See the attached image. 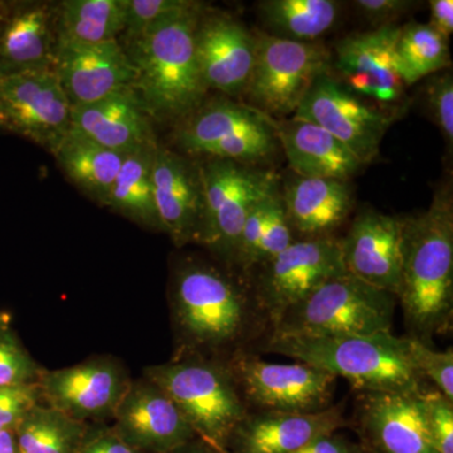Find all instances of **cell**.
Here are the masks:
<instances>
[{"label":"cell","instance_id":"obj_31","mask_svg":"<svg viewBox=\"0 0 453 453\" xmlns=\"http://www.w3.org/2000/svg\"><path fill=\"white\" fill-rule=\"evenodd\" d=\"M395 61L405 88L442 73L451 65L449 41L425 23L401 26Z\"/></svg>","mask_w":453,"mask_h":453},{"label":"cell","instance_id":"obj_43","mask_svg":"<svg viewBox=\"0 0 453 453\" xmlns=\"http://www.w3.org/2000/svg\"><path fill=\"white\" fill-rule=\"evenodd\" d=\"M294 453H365L359 442L349 440L342 434H326L316 438L309 445Z\"/></svg>","mask_w":453,"mask_h":453},{"label":"cell","instance_id":"obj_32","mask_svg":"<svg viewBox=\"0 0 453 453\" xmlns=\"http://www.w3.org/2000/svg\"><path fill=\"white\" fill-rule=\"evenodd\" d=\"M88 425L41 403L27 414L14 432L20 453H76Z\"/></svg>","mask_w":453,"mask_h":453},{"label":"cell","instance_id":"obj_15","mask_svg":"<svg viewBox=\"0 0 453 453\" xmlns=\"http://www.w3.org/2000/svg\"><path fill=\"white\" fill-rule=\"evenodd\" d=\"M401 26L354 33L336 43L332 70L339 81L357 96L399 113L407 95L395 61Z\"/></svg>","mask_w":453,"mask_h":453},{"label":"cell","instance_id":"obj_16","mask_svg":"<svg viewBox=\"0 0 453 453\" xmlns=\"http://www.w3.org/2000/svg\"><path fill=\"white\" fill-rule=\"evenodd\" d=\"M422 389L359 392L350 427L365 453H438L426 422Z\"/></svg>","mask_w":453,"mask_h":453},{"label":"cell","instance_id":"obj_33","mask_svg":"<svg viewBox=\"0 0 453 453\" xmlns=\"http://www.w3.org/2000/svg\"><path fill=\"white\" fill-rule=\"evenodd\" d=\"M43 371L18 336L11 315L0 311V387L38 383Z\"/></svg>","mask_w":453,"mask_h":453},{"label":"cell","instance_id":"obj_34","mask_svg":"<svg viewBox=\"0 0 453 453\" xmlns=\"http://www.w3.org/2000/svg\"><path fill=\"white\" fill-rule=\"evenodd\" d=\"M202 4L193 0H124L127 26L122 37L124 41L131 40L164 20L201 7Z\"/></svg>","mask_w":453,"mask_h":453},{"label":"cell","instance_id":"obj_35","mask_svg":"<svg viewBox=\"0 0 453 453\" xmlns=\"http://www.w3.org/2000/svg\"><path fill=\"white\" fill-rule=\"evenodd\" d=\"M408 339V353L413 368L423 380H429L434 389L453 401V350H434L421 340Z\"/></svg>","mask_w":453,"mask_h":453},{"label":"cell","instance_id":"obj_22","mask_svg":"<svg viewBox=\"0 0 453 453\" xmlns=\"http://www.w3.org/2000/svg\"><path fill=\"white\" fill-rule=\"evenodd\" d=\"M344 427H350V421L340 405L316 413L250 411L234 429L226 453H294Z\"/></svg>","mask_w":453,"mask_h":453},{"label":"cell","instance_id":"obj_20","mask_svg":"<svg viewBox=\"0 0 453 453\" xmlns=\"http://www.w3.org/2000/svg\"><path fill=\"white\" fill-rule=\"evenodd\" d=\"M112 419L115 434L142 453H165L196 437L172 399L145 377L131 380Z\"/></svg>","mask_w":453,"mask_h":453},{"label":"cell","instance_id":"obj_25","mask_svg":"<svg viewBox=\"0 0 453 453\" xmlns=\"http://www.w3.org/2000/svg\"><path fill=\"white\" fill-rule=\"evenodd\" d=\"M292 232L303 238L332 237L353 210L349 181L295 177L281 193Z\"/></svg>","mask_w":453,"mask_h":453},{"label":"cell","instance_id":"obj_26","mask_svg":"<svg viewBox=\"0 0 453 453\" xmlns=\"http://www.w3.org/2000/svg\"><path fill=\"white\" fill-rule=\"evenodd\" d=\"M55 50V8L27 5L0 29V73L53 67Z\"/></svg>","mask_w":453,"mask_h":453},{"label":"cell","instance_id":"obj_8","mask_svg":"<svg viewBox=\"0 0 453 453\" xmlns=\"http://www.w3.org/2000/svg\"><path fill=\"white\" fill-rule=\"evenodd\" d=\"M251 77L241 98L273 120L291 118L320 74L332 71V55L318 42L303 43L256 35Z\"/></svg>","mask_w":453,"mask_h":453},{"label":"cell","instance_id":"obj_38","mask_svg":"<svg viewBox=\"0 0 453 453\" xmlns=\"http://www.w3.org/2000/svg\"><path fill=\"white\" fill-rule=\"evenodd\" d=\"M426 101L434 124L442 133L447 148L453 146V77L451 71L432 74L426 83Z\"/></svg>","mask_w":453,"mask_h":453},{"label":"cell","instance_id":"obj_39","mask_svg":"<svg viewBox=\"0 0 453 453\" xmlns=\"http://www.w3.org/2000/svg\"><path fill=\"white\" fill-rule=\"evenodd\" d=\"M41 403L38 383L0 387V432L16 431L27 414Z\"/></svg>","mask_w":453,"mask_h":453},{"label":"cell","instance_id":"obj_36","mask_svg":"<svg viewBox=\"0 0 453 453\" xmlns=\"http://www.w3.org/2000/svg\"><path fill=\"white\" fill-rule=\"evenodd\" d=\"M294 241V232H292L290 223L286 217L281 193H279L271 199L266 222H265L261 240H259L257 251H256L252 270H255L259 265L266 264L275 258L277 255L285 251Z\"/></svg>","mask_w":453,"mask_h":453},{"label":"cell","instance_id":"obj_17","mask_svg":"<svg viewBox=\"0 0 453 453\" xmlns=\"http://www.w3.org/2000/svg\"><path fill=\"white\" fill-rule=\"evenodd\" d=\"M404 234L405 219L372 208L363 210L342 240L345 270L372 288L398 296Z\"/></svg>","mask_w":453,"mask_h":453},{"label":"cell","instance_id":"obj_2","mask_svg":"<svg viewBox=\"0 0 453 453\" xmlns=\"http://www.w3.org/2000/svg\"><path fill=\"white\" fill-rule=\"evenodd\" d=\"M204 4L121 42L135 70L134 91L149 118L183 121L204 104L208 88L196 53V31Z\"/></svg>","mask_w":453,"mask_h":453},{"label":"cell","instance_id":"obj_19","mask_svg":"<svg viewBox=\"0 0 453 453\" xmlns=\"http://www.w3.org/2000/svg\"><path fill=\"white\" fill-rule=\"evenodd\" d=\"M151 179L163 232L177 247L198 242L204 213L201 164L157 145Z\"/></svg>","mask_w":453,"mask_h":453},{"label":"cell","instance_id":"obj_41","mask_svg":"<svg viewBox=\"0 0 453 453\" xmlns=\"http://www.w3.org/2000/svg\"><path fill=\"white\" fill-rule=\"evenodd\" d=\"M374 29L395 26L399 18L413 9L417 2L411 0H357L351 3Z\"/></svg>","mask_w":453,"mask_h":453},{"label":"cell","instance_id":"obj_47","mask_svg":"<svg viewBox=\"0 0 453 453\" xmlns=\"http://www.w3.org/2000/svg\"><path fill=\"white\" fill-rule=\"evenodd\" d=\"M5 4L0 2V22H2L3 16H4Z\"/></svg>","mask_w":453,"mask_h":453},{"label":"cell","instance_id":"obj_7","mask_svg":"<svg viewBox=\"0 0 453 453\" xmlns=\"http://www.w3.org/2000/svg\"><path fill=\"white\" fill-rule=\"evenodd\" d=\"M178 127L177 144L192 157L264 168L281 150L275 120L234 98L204 101Z\"/></svg>","mask_w":453,"mask_h":453},{"label":"cell","instance_id":"obj_1","mask_svg":"<svg viewBox=\"0 0 453 453\" xmlns=\"http://www.w3.org/2000/svg\"><path fill=\"white\" fill-rule=\"evenodd\" d=\"M396 299L411 338L428 344L449 333L453 319V198L437 190L427 211L405 219L403 267Z\"/></svg>","mask_w":453,"mask_h":453},{"label":"cell","instance_id":"obj_24","mask_svg":"<svg viewBox=\"0 0 453 453\" xmlns=\"http://www.w3.org/2000/svg\"><path fill=\"white\" fill-rule=\"evenodd\" d=\"M280 149L297 177L349 181L365 164L340 140L312 122L291 118L275 120Z\"/></svg>","mask_w":453,"mask_h":453},{"label":"cell","instance_id":"obj_14","mask_svg":"<svg viewBox=\"0 0 453 453\" xmlns=\"http://www.w3.org/2000/svg\"><path fill=\"white\" fill-rule=\"evenodd\" d=\"M127 369L112 357H96L55 371L42 372V403L74 421L112 419L131 383Z\"/></svg>","mask_w":453,"mask_h":453},{"label":"cell","instance_id":"obj_23","mask_svg":"<svg viewBox=\"0 0 453 453\" xmlns=\"http://www.w3.org/2000/svg\"><path fill=\"white\" fill-rule=\"evenodd\" d=\"M150 120L136 92L127 88L73 107L70 130L111 150L131 154L157 145Z\"/></svg>","mask_w":453,"mask_h":453},{"label":"cell","instance_id":"obj_9","mask_svg":"<svg viewBox=\"0 0 453 453\" xmlns=\"http://www.w3.org/2000/svg\"><path fill=\"white\" fill-rule=\"evenodd\" d=\"M201 170L204 213L198 243L234 261L244 220L259 203L279 195V175L223 159H207Z\"/></svg>","mask_w":453,"mask_h":453},{"label":"cell","instance_id":"obj_5","mask_svg":"<svg viewBox=\"0 0 453 453\" xmlns=\"http://www.w3.org/2000/svg\"><path fill=\"white\" fill-rule=\"evenodd\" d=\"M144 377L166 393L196 436L226 452L250 410L226 363L201 356L148 366Z\"/></svg>","mask_w":453,"mask_h":453},{"label":"cell","instance_id":"obj_44","mask_svg":"<svg viewBox=\"0 0 453 453\" xmlns=\"http://www.w3.org/2000/svg\"><path fill=\"white\" fill-rule=\"evenodd\" d=\"M429 8H431V20L428 26L449 41L453 33L452 0H431Z\"/></svg>","mask_w":453,"mask_h":453},{"label":"cell","instance_id":"obj_11","mask_svg":"<svg viewBox=\"0 0 453 453\" xmlns=\"http://www.w3.org/2000/svg\"><path fill=\"white\" fill-rule=\"evenodd\" d=\"M226 365L250 411L316 413L334 405L338 380L315 366L268 363L249 353H235Z\"/></svg>","mask_w":453,"mask_h":453},{"label":"cell","instance_id":"obj_29","mask_svg":"<svg viewBox=\"0 0 453 453\" xmlns=\"http://www.w3.org/2000/svg\"><path fill=\"white\" fill-rule=\"evenodd\" d=\"M125 26L124 0H65L55 8L56 42L61 43L119 40Z\"/></svg>","mask_w":453,"mask_h":453},{"label":"cell","instance_id":"obj_13","mask_svg":"<svg viewBox=\"0 0 453 453\" xmlns=\"http://www.w3.org/2000/svg\"><path fill=\"white\" fill-rule=\"evenodd\" d=\"M71 113L53 67L0 73V129L52 153L71 129Z\"/></svg>","mask_w":453,"mask_h":453},{"label":"cell","instance_id":"obj_12","mask_svg":"<svg viewBox=\"0 0 453 453\" xmlns=\"http://www.w3.org/2000/svg\"><path fill=\"white\" fill-rule=\"evenodd\" d=\"M292 116L323 127L366 166L377 159L381 142L399 113L357 96L332 70L315 80Z\"/></svg>","mask_w":453,"mask_h":453},{"label":"cell","instance_id":"obj_42","mask_svg":"<svg viewBox=\"0 0 453 453\" xmlns=\"http://www.w3.org/2000/svg\"><path fill=\"white\" fill-rule=\"evenodd\" d=\"M76 453H142L127 445L112 427L103 423H89Z\"/></svg>","mask_w":453,"mask_h":453},{"label":"cell","instance_id":"obj_21","mask_svg":"<svg viewBox=\"0 0 453 453\" xmlns=\"http://www.w3.org/2000/svg\"><path fill=\"white\" fill-rule=\"evenodd\" d=\"M256 35L234 18L203 11L196 31V53L208 89L242 98L256 56Z\"/></svg>","mask_w":453,"mask_h":453},{"label":"cell","instance_id":"obj_40","mask_svg":"<svg viewBox=\"0 0 453 453\" xmlns=\"http://www.w3.org/2000/svg\"><path fill=\"white\" fill-rule=\"evenodd\" d=\"M273 196L259 203L258 205L253 208L251 213L244 220L242 231H241L240 237H238L234 261L246 273L252 271L256 251H257L265 222H266L268 207H270V202Z\"/></svg>","mask_w":453,"mask_h":453},{"label":"cell","instance_id":"obj_28","mask_svg":"<svg viewBox=\"0 0 453 453\" xmlns=\"http://www.w3.org/2000/svg\"><path fill=\"white\" fill-rule=\"evenodd\" d=\"M258 17L282 40L311 43L332 31L342 17V3L336 0H262L256 4Z\"/></svg>","mask_w":453,"mask_h":453},{"label":"cell","instance_id":"obj_10","mask_svg":"<svg viewBox=\"0 0 453 453\" xmlns=\"http://www.w3.org/2000/svg\"><path fill=\"white\" fill-rule=\"evenodd\" d=\"M252 299L268 326L333 277L347 273L342 240L301 238L255 268Z\"/></svg>","mask_w":453,"mask_h":453},{"label":"cell","instance_id":"obj_45","mask_svg":"<svg viewBox=\"0 0 453 453\" xmlns=\"http://www.w3.org/2000/svg\"><path fill=\"white\" fill-rule=\"evenodd\" d=\"M165 453H226L222 449H217L211 443L205 442L204 440L196 437L193 440L188 441L183 445L175 447Z\"/></svg>","mask_w":453,"mask_h":453},{"label":"cell","instance_id":"obj_6","mask_svg":"<svg viewBox=\"0 0 453 453\" xmlns=\"http://www.w3.org/2000/svg\"><path fill=\"white\" fill-rule=\"evenodd\" d=\"M395 303V295L345 273L283 312L270 327V336L338 338L392 333Z\"/></svg>","mask_w":453,"mask_h":453},{"label":"cell","instance_id":"obj_37","mask_svg":"<svg viewBox=\"0 0 453 453\" xmlns=\"http://www.w3.org/2000/svg\"><path fill=\"white\" fill-rule=\"evenodd\" d=\"M423 411L438 453H453V401L437 389H422Z\"/></svg>","mask_w":453,"mask_h":453},{"label":"cell","instance_id":"obj_18","mask_svg":"<svg viewBox=\"0 0 453 453\" xmlns=\"http://www.w3.org/2000/svg\"><path fill=\"white\" fill-rule=\"evenodd\" d=\"M53 70L73 107L133 88L135 81V70L120 40L95 44L56 42Z\"/></svg>","mask_w":453,"mask_h":453},{"label":"cell","instance_id":"obj_30","mask_svg":"<svg viewBox=\"0 0 453 453\" xmlns=\"http://www.w3.org/2000/svg\"><path fill=\"white\" fill-rule=\"evenodd\" d=\"M154 148L127 155L107 196L105 207L154 231H163L155 207L153 179Z\"/></svg>","mask_w":453,"mask_h":453},{"label":"cell","instance_id":"obj_4","mask_svg":"<svg viewBox=\"0 0 453 453\" xmlns=\"http://www.w3.org/2000/svg\"><path fill=\"white\" fill-rule=\"evenodd\" d=\"M170 303L192 356L237 345L264 319L249 291L216 267L196 262L175 273Z\"/></svg>","mask_w":453,"mask_h":453},{"label":"cell","instance_id":"obj_46","mask_svg":"<svg viewBox=\"0 0 453 453\" xmlns=\"http://www.w3.org/2000/svg\"><path fill=\"white\" fill-rule=\"evenodd\" d=\"M0 453H20L19 446H18L16 432H0Z\"/></svg>","mask_w":453,"mask_h":453},{"label":"cell","instance_id":"obj_3","mask_svg":"<svg viewBox=\"0 0 453 453\" xmlns=\"http://www.w3.org/2000/svg\"><path fill=\"white\" fill-rule=\"evenodd\" d=\"M264 350L291 357L338 378L357 392H416L422 378L413 368L408 339L392 333L338 338L268 335Z\"/></svg>","mask_w":453,"mask_h":453},{"label":"cell","instance_id":"obj_27","mask_svg":"<svg viewBox=\"0 0 453 453\" xmlns=\"http://www.w3.org/2000/svg\"><path fill=\"white\" fill-rule=\"evenodd\" d=\"M52 154L74 186L101 207H105L113 181L129 155L98 145L71 130Z\"/></svg>","mask_w":453,"mask_h":453}]
</instances>
